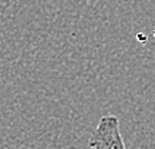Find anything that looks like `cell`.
Here are the masks:
<instances>
[{
  "label": "cell",
  "mask_w": 155,
  "mask_h": 149,
  "mask_svg": "<svg viewBox=\"0 0 155 149\" xmlns=\"http://www.w3.org/2000/svg\"><path fill=\"white\" fill-rule=\"evenodd\" d=\"M152 34H154V37H155V29H154V33H152Z\"/></svg>",
  "instance_id": "cell-2"
},
{
  "label": "cell",
  "mask_w": 155,
  "mask_h": 149,
  "mask_svg": "<svg viewBox=\"0 0 155 149\" xmlns=\"http://www.w3.org/2000/svg\"><path fill=\"white\" fill-rule=\"evenodd\" d=\"M91 149H128L122 138L119 119L115 115H104L89 139Z\"/></svg>",
  "instance_id": "cell-1"
}]
</instances>
